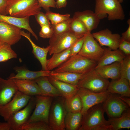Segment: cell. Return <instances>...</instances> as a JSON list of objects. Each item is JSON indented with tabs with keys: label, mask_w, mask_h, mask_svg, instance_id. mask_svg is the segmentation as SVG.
<instances>
[{
	"label": "cell",
	"mask_w": 130,
	"mask_h": 130,
	"mask_svg": "<svg viewBox=\"0 0 130 130\" xmlns=\"http://www.w3.org/2000/svg\"><path fill=\"white\" fill-rule=\"evenodd\" d=\"M84 74L68 72H54L51 71L50 76L58 80L77 85Z\"/></svg>",
	"instance_id": "cell-28"
},
{
	"label": "cell",
	"mask_w": 130,
	"mask_h": 130,
	"mask_svg": "<svg viewBox=\"0 0 130 130\" xmlns=\"http://www.w3.org/2000/svg\"><path fill=\"white\" fill-rule=\"evenodd\" d=\"M118 0H96L95 13L100 19L106 17L109 20H122L125 15Z\"/></svg>",
	"instance_id": "cell-4"
},
{
	"label": "cell",
	"mask_w": 130,
	"mask_h": 130,
	"mask_svg": "<svg viewBox=\"0 0 130 130\" xmlns=\"http://www.w3.org/2000/svg\"><path fill=\"white\" fill-rule=\"evenodd\" d=\"M15 70L17 72L16 74L11 76L7 78L34 80L41 77L50 76L51 72L42 70L39 71H32L21 67H16Z\"/></svg>",
	"instance_id": "cell-24"
},
{
	"label": "cell",
	"mask_w": 130,
	"mask_h": 130,
	"mask_svg": "<svg viewBox=\"0 0 130 130\" xmlns=\"http://www.w3.org/2000/svg\"><path fill=\"white\" fill-rule=\"evenodd\" d=\"M83 116L81 111L67 112L65 120L66 130H78L81 125Z\"/></svg>",
	"instance_id": "cell-30"
},
{
	"label": "cell",
	"mask_w": 130,
	"mask_h": 130,
	"mask_svg": "<svg viewBox=\"0 0 130 130\" xmlns=\"http://www.w3.org/2000/svg\"><path fill=\"white\" fill-rule=\"evenodd\" d=\"M118 48L126 56L130 55V42L121 39Z\"/></svg>",
	"instance_id": "cell-42"
},
{
	"label": "cell",
	"mask_w": 130,
	"mask_h": 130,
	"mask_svg": "<svg viewBox=\"0 0 130 130\" xmlns=\"http://www.w3.org/2000/svg\"><path fill=\"white\" fill-rule=\"evenodd\" d=\"M67 4V0H57L55 1V7L57 9L65 7Z\"/></svg>",
	"instance_id": "cell-45"
},
{
	"label": "cell",
	"mask_w": 130,
	"mask_h": 130,
	"mask_svg": "<svg viewBox=\"0 0 130 130\" xmlns=\"http://www.w3.org/2000/svg\"><path fill=\"white\" fill-rule=\"evenodd\" d=\"M130 83L126 79L120 78L117 80H112L110 82L107 91L110 93H117L121 96H130Z\"/></svg>",
	"instance_id": "cell-20"
},
{
	"label": "cell",
	"mask_w": 130,
	"mask_h": 130,
	"mask_svg": "<svg viewBox=\"0 0 130 130\" xmlns=\"http://www.w3.org/2000/svg\"><path fill=\"white\" fill-rule=\"evenodd\" d=\"M17 56V53L12 49L11 45L6 43H0V62L16 58Z\"/></svg>",
	"instance_id": "cell-33"
},
{
	"label": "cell",
	"mask_w": 130,
	"mask_h": 130,
	"mask_svg": "<svg viewBox=\"0 0 130 130\" xmlns=\"http://www.w3.org/2000/svg\"><path fill=\"white\" fill-rule=\"evenodd\" d=\"M0 130H11L10 125L7 121L0 122Z\"/></svg>",
	"instance_id": "cell-46"
},
{
	"label": "cell",
	"mask_w": 130,
	"mask_h": 130,
	"mask_svg": "<svg viewBox=\"0 0 130 130\" xmlns=\"http://www.w3.org/2000/svg\"><path fill=\"white\" fill-rule=\"evenodd\" d=\"M52 101L49 116V124L52 130H65V118L67 113L65 99L62 96Z\"/></svg>",
	"instance_id": "cell-5"
},
{
	"label": "cell",
	"mask_w": 130,
	"mask_h": 130,
	"mask_svg": "<svg viewBox=\"0 0 130 130\" xmlns=\"http://www.w3.org/2000/svg\"><path fill=\"white\" fill-rule=\"evenodd\" d=\"M104 48V53L98 62L95 69L115 62H120L126 56L122 52L118 49L112 50L108 47Z\"/></svg>",
	"instance_id": "cell-22"
},
{
	"label": "cell",
	"mask_w": 130,
	"mask_h": 130,
	"mask_svg": "<svg viewBox=\"0 0 130 130\" xmlns=\"http://www.w3.org/2000/svg\"><path fill=\"white\" fill-rule=\"evenodd\" d=\"M48 77L50 82L65 99L70 98L77 93L79 89L77 85H73L58 80L50 76Z\"/></svg>",
	"instance_id": "cell-21"
},
{
	"label": "cell",
	"mask_w": 130,
	"mask_h": 130,
	"mask_svg": "<svg viewBox=\"0 0 130 130\" xmlns=\"http://www.w3.org/2000/svg\"><path fill=\"white\" fill-rule=\"evenodd\" d=\"M98 62L78 54L70 57L54 70V72H68L84 74L95 69Z\"/></svg>",
	"instance_id": "cell-2"
},
{
	"label": "cell",
	"mask_w": 130,
	"mask_h": 130,
	"mask_svg": "<svg viewBox=\"0 0 130 130\" xmlns=\"http://www.w3.org/2000/svg\"><path fill=\"white\" fill-rule=\"evenodd\" d=\"M21 130H52L49 125L42 121H37L26 124Z\"/></svg>",
	"instance_id": "cell-34"
},
{
	"label": "cell",
	"mask_w": 130,
	"mask_h": 130,
	"mask_svg": "<svg viewBox=\"0 0 130 130\" xmlns=\"http://www.w3.org/2000/svg\"><path fill=\"white\" fill-rule=\"evenodd\" d=\"M29 17L19 18L0 14V22H5L28 31L37 40V36L33 31L29 24Z\"/></svg>",
	"instance_id": "cell-23"
},
{
	"label": "cell",
	"mask_w": 130,
	"mask_h": 130,
	"mask_svg": "<svg viewBox=\"0 0 130 130\" xmlns=\"http://www.w3.org/2000/svg\"><path fill=\"white\" fill-rule=\"evenodd\" d=\"M52 55L51 58L47 59V71H51L57 68L71 57L70 48Z\"/></svg>",
	"instance_id": "cell-27"
},
{
	"label": "cell",
	"mask_w": 130,
	"mask_h": 130,
	"mask_svg": "<svg viewBox=\"0 0 130 130\" xmlns=\"http://www.w3.org/2000/svg\"><path fill=\"white\" fill-rule=\"evenodd\" d=\"M120 76L130 83V55L126 56L120 62Z\"/></svg>",
	"instance_id": "cell-35"
},
{
	"label": "cell",
	"mask_w": 130,
	"mask_h": 130,
	"mask_svg": "<svg viewBox=\"0 0 130 130\" xmlns=\"http://www.w3.org/2000/svg\"><path fill=\"white\" fill-rule=\"evenodd\" d=\"M110 82L98 74L95 70L84 74L77 85L79 88L87 89L95 92L107 91Z\"/></svg>",
	"instance_id": "cell-6"
},
{
	"label": "cell",
	"mask_w": 130,
	"mask_h": 130,
	"mask_svg": "<svg viewBox=\"0 0 130 130\" xmlns=\"http://www.w3.org/2000/svg\"><path fill=\"white\" fill-rule=\"evenodd\" d=\"M46 15L51 21L52 25H55L66 20L70 18L69 14H64L52 12L50 11H46Z\"/></svg>",
	"instance_id": "cell-36"
},
{
	"label": "cell",
	"mask_w": 130,
	"mask_h": 130,
	"mask_svg": "<svg viewBox=\"0 0 130 130\" xmlns=\"http://www.w3.org/2000/svg\"><path fill=\"white\" fill-rule=\"evenodd\" d=\"M77 93L80 97L82 101V107L81 112L83 116L91 107L102 103L110 94L107 91L96 93L83 88H79Z\"/></svg>",
	"instance_id": "cell-10"
},
{
	"label": "cell",
	"mask_w": 130,
	"mask_h": 130,
	"mask_svg": "<svg viewBox=\"0 0 130 130\" xmlns=\"http://www.w3.org/2000/svg\"><path fill=\"white\" fill-rule=\"evenodd\" d=\"M129 25L128 27L127 30L122 33L121 39L123 40L130 42V20L129 19L127 21Z\"/></svg>",
	"instance_id": "cell-43"
},
{
	"label": "cell",
	"mask_w": 130,
	"mask_h": 130,
	"mask_svg": "<svg viewBox=\"0 0 130 130\" xmlns=\"http://www.w3.org/2000/svg\"><path fill=\"white\" fill-rule=\"evenodd\" d=\"M73 17L81 21L90 32L97 28L100 20L95 12L90 10L76 12Z\"/></svg>",
	"instance_id": "cell-18"
},
{
	"label": "cell",
	"mask_w": 130,
	"mask_h": 130,
	"mask_svg": "<svg viewBox=\"0 0 130 130\" xmlns=\"http://www.w3.org/2000/svg\"><path fill=\"white\" fill-rule=\"evenodd\" d=\"M34 80L38 85L43 95L53 98L62 97L58 90L49 81L48 77H41Z\"/></svg>",
	"instance_id": "cell-26"
},
{
	"label": "cell",
	"mask_w": 130,
	"mask_h": 130,
	"mask_svg": "<svg viewBox=\"0 0 130 130\" xmlns=\"http://www.w3.org/2000/svg\"><path fill=\"white\" fill-rule=\"evenodd\" d=\"M35 16L37 22L41 27L44 25L51 26V23L45 13L40 11L36 14Z\"/></svg>",
	"instance_id": "cell-40"
},
{
	"label": "cell",
	"mask_w": 130,
	"mask_h": 130,
	"mask_svg": "<svg viewBox=\"0 0 130 130\" xmlns=\"http://www.w3.org/2000/svg\"><path fill=\"white\" fill-rule=\"evenodd\" d=\"M65 105L67 112H80L82 107L81 99L77 93L70 98L65 99Z\"/></svg>",
	"instance_id": "cell-32"
},
{
	"label": "cell",
	"mask_w": 130,
	"mask_h": 130,
	"mask_svg": "<svg viewBox=\"0 0 130 130\" xmlns=\"http://www.w3.org/2000/svg\"><path fill=\"white\" fill-rule=\"evenodd\" d=\"M112 127V130L130 128V109L125 111L119 117L110 118L108 120Z\"/></svg>",
	"instance_id": "cell-29"
},
{
	"label": "cell",
	"mask_w": 130,
	"mask_h": 130,
	"mask_svg": "<svg viewBox=\"0 0 130 130\" xmlns=\"http://www.w3.org/2000/svg\"><path fill=\"white\" fill-rule=\"evenodd\" d=\"M70 31L79 38L84 36L90 32L81 21L73 17L72 18Z\"/></svg>",
	"instance_id": "cell-31"
},
{
	"label": "cell",
	"mask_w": 130,
	"mask_h": 130,
	"mask_svg": "<svg viewBox=\"0 0 130 130\" xmlns=\"http://www.w3.org/2000/svg\"><path fill=\"white\" fill-rule=\"evenodd\" d=\"M20 34L26 38L30 43L32 48V52L35 57L40 63L43 70L47 71L46 69L47 56L50 49L49 45L46 48L41 47L37 45L32 40L30 33L26 32L21 30Z\"/></svg>",
	"instance_id": "cell-19"
},
{
	"label": "cell",
	"mask_w": 130,
	"mask_h": 130,
	"mask_svg": "<svg viewBox=\"0 0 130 130\" xmlns=\"http://www.w3.org/2000/svg\"><path fill=\"white\" fill-rule=\"evenodd\" d=\"M6 0V1H7V0Z\"/></svg>",
	"instance_id": "cell-49"
},
{
	"label": "cell",
	"mask_w": 130,
	"mask_h": 130,
	"mask_svg": "<svg viewBox=\"0 0 130 130\" xmlns=\"http://www.w3.org/2000/svg\"><path fill=\"white\" fill-rule=\"evenodd\" d=\"M18 91L12 79L6 80L0 77V106L9 102Z\"/></svg>",
	"instance_id": "cell-16"
},
{
	"label": "cell",
	"mask_w": 130,
	"mask_h": 130,
	"mask_svg": "<svg viewBox=\"0 0 130 130\" xmlns=\"http://www.w3.org/2000/svg\"><path fill=\"white\" fill-rule=\"evenodd\" d=\"M36 101L35 97H32L26 106L11 115L7 121L9 124L11 130H21L31 116L34 108Z\"/></svg>",
	"instance_id": "cell-12"
},
{
	"label": "cell",
	"mask_w": 130,
	"mask_h": 130,
	"mask_svg": "<svg viewBox=\"0 0 130 130\" xmlns=\"http://www.w3.org/2000/svg\"><path fill=\"white\" fill-rule=\"evenodd\" d=\"M104 52V48L97 42L91 32H89L85 36L82 47L78 54L98 62Z\"/></svg>",
	"instance_id": "cell-11"
},
{
	"label": "cell",
	"mask_w": 130,
	"mask_h": 130,
	"mask_svg": "<svg viewBox=\"0 0 130 130\" xmlns=\"http://www.w3.org/2000/svg\"><path fill=\"white\" fill-rule=\"evenodd\" d=\"M37 0H8L6 8V15L24 18L34 15L41 11Z\"/></svg>",
	"instance_id": "cell-3"
},
{
	"label": "cell",
	"mask_w": 130,
	"mask_h": 130,
	"mask_svg": "<svg viewBox=\"0 0 130 130\" xmlns=\"http://www.w3.org/2000/svg\"><path fill=\"white\" fill-rule=\"evenodd\" d=\"M85 36L79 39L70 47L71 56L78 54L80 51L83 45Z\"/></svg>",
	"instance_id": "cell-38"
},
{
	"label": "cell",
	"mask_w": 130,
	"mask_h": 130,
	"mask_svg": "<svg viewBox=\"0 0 130 130\" xmlns=\"http://www.w3.org/2000/svg\"><path fill=\"white\" fill-rule=\"evenodd\" d=\"M53 98L47 96H36L34 110L25 124L42 121L49 124V115Z\"/></svg>",
	"instance_id": "cell-7"
},
{
	"label": "cell",
	"mask_w": 130,
	"mask_h": 130,
	"mask_svg": "<svg viewBox=\"0 0 130 130\" xmlns=\"http://www.w3.org/2000/svg\"><path fill=\"white\" fill-rule=\"evenodd\" d=\"M21 29L8 23L0 22V43L11 46L18 42L21 38Z\"/></svg>",
	"instance_id": "cell-15"
},
{
	"label": "cell",
	"mask_w": 130,
	"mask_h": 130,
	"mask_svg": "<svg viewBox=\"0 0 130 130\" xmlns=\"http://www.w3.org/2000/svg\"><path fill=\"white\" fill-rule=\"evenodd\" d=\"M120 3H122L124 0H118Z\"/></svg>",
	"instance_id": "cell-48"
},
{
	"label": "cell",
	"mask_w": 130,
	"mask_h": 130,
	"mask_svg": "<svg viewBox=\"0 0 130 130\" xmlns=\"http://www.w3.org/2000/svg\"><path fill=\"white\" fill-rule=\"evenodd\" d=\"M71 31L53 34L50 38L49 54L59 52L70 48L79 38Z\"/></svg>",
	"instance_id": "cell-8"
},
{
	"label": "cell",
	"mask_w": 130,
	"mask_h": 130,
	"mask_svg": "<svg viewBox=\"0 0 130 130\" xmlns=\"http://www.w3.org/2000/svg\"><path fill=\"white\" fill-rule=\"evenodd\" d=\"M120 98L124 102L127 104L128 106H130V98L124 96H119Z\"/></svg>",
	"instance_id": "cell-47"
},
{
	"label": "cell",
	"mask_w": 130,
	"mask_h": 130,
	"mask_svg": "<svg viewBox=\"0 0 130 130\" xmlns=\"http://www.w3.org/2000/svg\"><path fill=\"white\" fill-rule=\"evenodd\" d=\"M6 1L5 0H0V14L7 15L6 11Z\"/></svg>",
	"instance_id": "cell-44"
},
{
	"label": "cell",
	"mask_w": 130,
	"mask_h": 130,
	"mask_svg": "<svg viewBox=\"0 0 130 130\" xmlns=\"http://www.w3.org/2000/svg\"><path fill=\"white\" fill-rule=\"evenodd\" d=\"M39 5L41 7L43 8L46 12L50 11V7L55 8V0H37Z\"/></svg>",
	"instance_id": "cell-41"
},
{
	"label": "cell",
	"mask_w": 130,
	"mask_h": 130,
	"mask_svg": "<svg viewBox=\"0 0 130 130\" xmlns=\"http://www.w3.org/2000/svg\"><path fill=\"white\" fill-rule=\"evenodd\" d=\"M94 38L101 46H105L112 50L118 48L121 36L118 33H113L108 28L102 30L92 34Z\"/></svg>",
	"instance_id": "cell-14"
},
{
	"label": "cell",
	"mask_w": 130,
	"mask_h": 130,
	"mask_svg": "<svg viewBox=\"0 0 130 130\" xmlns=\"http://www.w3.org/2000/svg\"><path fill=\"white\" fill-rule=\"evenodd\" d=\"M95 70L98 74L105 78L117 80L121 77L120 62H115Z\"/></svg>",
	"instance_id": "cell-25"
},
{
	"label": "cell",
	"mask_w": 130,
	"mask_h": 130,
	"mask_svg": "<svg viewBox=\"0 0 130 130\" xmlns=\"http://www.w3.org/2000/svg\"><path fill=\"white\" fill-rule=\"evenodd\" d=\"M72 18L57 24L51 25L54 34H58L70 31V24Z\"/></svg>",
	"instance_id": "cell-37"
},
{
	"label": "cell",
	"mask_w": 130,
	"mask_h": 130,
	"mask_svg": "<svg viewBox=\"0 0 130 130\" xmlns=\"http://www.w3.org/2000/svg\"><path fill=\"white\" fill-rule=\"evenodd\" d=\"M39 33V36L43 39L50 38L52 37L54 33L51 26L44 25L41 26Z\"/></svg>",
	"instance_id": "cell-39"
},
{
	"label": "cell",
	"mask_w": 130,
	"mask_h": 130,
	"mask_svg": "<svg viewBox=\"0 0 130 130\" xmlns=\"http://www.w3.org/2000/svg\"><path fill=\"white\" fill-rule=\"evenodd\" d=\"M105 112L102 103L90 108L83 116L79 130H112L109 120L104 117Z\"/></svg>",
	"instance_id": "cell-1"
},
{
	"label": "cell",
	"mask_w": 130,
	"mask_h": 130,
	"mask_svg": "<svg viewBox=\"0 0 130 130\" xmlns=\"http://www.w3.org/2000/svg\"><path fill=\"white\" fill-rule=\"evenodd\" d=\"M11 79L17 87L18 91L23 93L31 96L43 95L38 85L34 80Z\"/></svg>",
	"instance_id": "cell-17"
},
{
	"label": "cell",
	"mask_w": 130,
	"mask_h": 130,
	"mask_svg": "<svg viewBox=\"0 0 130 130\" xmlns=\"http://www.w3.org/2000/svg\"><path fill=\"white\" fill-rule=\"evenodd\" d=\"M105 112L110 118L120 117L129 107L118 96L110 93L102 103Z\"/></svg>",
	"instance_id": "cell-13"
},
{
	"label": "cell",
	"mask_w": 130,
	"mask_h": 130,
	"mask_svg": "<svg viewBox=\"0 0 130 130\" xmlns=\"http://www.w3.org/2000/svg\"><path fill=\"white\" fill-rule=\"evenodd\" d=\"M31 97L18 91L9 102L0 106V115L7 121L11 115L26 106Z\"/></svg>",
	"instance_id": "cell-9"
}]
</instances>
